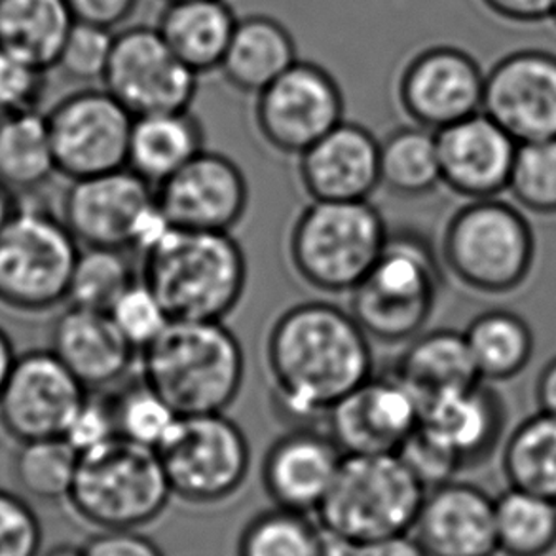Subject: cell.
<instances>
[{"instance_id":"1","label":"cell","mask_w":556,"mask_h":556,"mask_svg":"<svg viewBox=\"0 0 556 556\" xmlns=\"http://www.w3.org/2000/svg\"><path fill=\"white\" fill-rule=\"evenodd\" d=\"M271 401L294 426H316L339 401L375 375L372 340L350 309L329 301L296 302L264 339Z\"/></svg>"},{"instance_id":"2","label":"cell","mask_w":556,"mask_h":556,"mask_svg":"<svg viewBox=\"0 0 556 556\" xmlns=\"http://www.w3.org/2000/svg\"><path fill=\"white\" fill-rule=\"evenodd\" d=\"M139 278L172 319L225 321L248 289V256L232 232L174 226L141 255Z\"/></svg>"},{"instance_id":"3","label":"cell","mask_w":556,"mask_h":556,"mask_svg":"<svg viewBox=\"0 0 556 556\" xmlns=\"http://www.w3.org/2000/svg\"><path fill=\"white\" fill-rule=\"evenodd\" d=\"M141 378L179 416L226 413L240 397L248 362L225 321L172 319L139 354Z\"/></svg>"},{"instance_id":"4","label":"cell","mask_w":556,"mask_h":556,"mask_svg":"<svg viewBox=\"0 0 556 556\" xmlns=\"http://www.w3.org/2000/svg\"><path fill=\"white\" fill-rule=\"evenodd\" d=\"M390 238L382 211L365 202L309 200L287 233V258L304 286L350 294L369 276Z\"/></svg>"},{"instance_id":"5","label":"cell","mask_w":556,"mask_h":556,"mask_svg":"<svg viewBox=\"0 0 556 556\" xmlns=\"http://www.w3.org/2000/svg\"><path fill=\"white\" fill-rule=\"evenodd\" d=\"M443 270L441 256L421 233L390 232L369 276L350 293L348 309L370 340L406 344L433 316Z\"/></svg>"},{"instance_id":"6","label":"cell","mask_w":556,"mask_h":556,"mask_svg":"<svg viewBox=\"0 0 556 556\" xmlns=\"http://www.w3.org/2000/svg\"><path fill=\"white\" fill-rule=\"evenodd\" d=\"M439 256L458 283L481 294H507L534 270L535 238L519 205L469 200L444 226Z\"/></svg>"},{"instance_id":"7","label":"cell","mask_w":556,"mask_h":556,"mask_svg":"<svg viewBox=\"0 0 556 556\" xmlns=\"http://www.w3.org/2000/svg\"><path fill=\"white\" fill-rule=\"evenodd\" d=\"M426 492L399 454H350L317 520L352 545L410 534Z\"/></svg>"},{"instance_id":"8","label":"cell","mask_w":556,"mask_h":556,"mask_svg":"<svg viewBox=\"0 0 556 556\" xmlns=\"http://www.w3.org/2000/svg\"><path fill=\"white\" fill-rule=\"evenodd\" d=\"M172 497L159 452L116 437L80 456L67 502L98 530H139L160 519Z\"/></svg>"},{"instance_id":"9","label":"cell","mask_w":556,"mask_h":556,"mask_svg":"<svg viewBox=\"0 0 556 556\" xmlns=\"http://www.w3.org/2000/svg\"><path fill=\"white\" fill-rule=\"evenodd\" d=\"M83 245L63 218L20 205L0 232V302L25 314H42L67 302Z\"/></svg>"},{"instance_id":"10","label":"cell","mask_w":556,"mask_h":556,"mask_svg":"<svg viewBox=\"0 0 556 556\" xmlns=\"http://www.w3.org/2000/svg\"><path fill=\"white\" fill-rule=\"evenodd\" d=\"M174 497L217 505L236 496L251 471V444L226 413L179 416L159 448Z\"/></svg>"},{"instance_id":"11","label":"cell","mask_w":556,"mask_h":556,"mask_svg":"<svg viewBox=\"0 0 556 556\" xmlns=\"http://www.w3.org/2000/svg\"><path fill=\"white\" fill-rule=\"evenodd\" d=\"M61 218L83 248L139 251L159 233L164 213L156 188L122 167L71 181Z\"/></svg>"},{"instance_id":"12","label":"cell","mask_w":556,"mask_h":556,"mask_svg":"<svg viewBox=\"0 0 556 556\" xmlns=\"http://www.w3.org/2000/svg\"><path fill=\"white\" fill-rule=\"evenodd\" d=\"M346 113L339 80L312 61H296L253 98L256 134L271 151L296 159L337 128Z\"/></svg>"},{"instance_id":"13","label":"cell","mask_w":556,"mask_h":556,"mask_svg":"<svg viewBox=\"0 0 556 556\" xmlns=\"http://www.w3.org/2000/svg\"><path fill=\"white\" fill-rule=\"evenodd\" d=\"M58 174L68 181L128 167L134 116L101 88H83L46 114Z\"/></svg>"},{"instance_id":"14","label":"cell","mask_w":556,"mask_h":556,"mask_svg":"<svg viewBox=\"0 0 556 556\" xmlns=\"http://www.w3.org/2000/svg\"><path fill=\"white\" fill-rule=\"evenodd\" d=\"M198 80L200 76L169 50L156 25H134L114 35L101 86L136 118L188 111Z\"/></svg>"},{"instance_id":"15","label":"cell","mask_w":556,"mask_h":556,"mask_svg":"<svg viewBox=\"0 0 556 556\" xmlns=\"http://www.w3.org/2000/svg\"><path fill=\"white\" fill-rule=\"evenodd\" d=\"M484 75L481 63L464 48L428 46L399 73V109L410 124L441 131L481 113Z\"/></svg>"},{"instance_id":"16","label":"cell","mask_w":556,"mask_h":556,"mask_svg":"<svg viewBox=\"0 0 556 556\" xmlns=\"http://www.w3.org/2000/svg\"><path fill=\"white\" fill-rule=\"evenodd\" d=\"M88 393L50 348L17 355L0 393V428L17 444L63 437Z\"/></svg>"},{"instance_id":"17","label":"cell","mask_w":556,"mask_h":556,"mask_svg":"<svg viewBox=\"0 0 556 556\" xmlns=\"http://www.w3.org/2000/svg\"><path fill=\"white\" fill-rule=\"evenodd\" d=\"M482 113L517 143L556 139V53L522 48L484 75Z\"/></svg>"},{"instance_id":"18","label":"cell","mask_w":556,"mask_h":556,"mask_svg":"<svg viewBox=\"0 0 556 556\" xmlns=\"http://www.w3.org/2000/svg\"><path fill=\"white\" fill-rule=\"evenodd\" d=\"M248 177L236 160L203 149L156 187V202L175 228L233 232L249 210Z\"/></svg>"},{"instance_id":"19","label":"cell","mask_w":556,"mask_h":556,"mask_svg":"<svg viewBox=\"0 0 556 556\" xmlns=\"http://www.w3.org/2000/svg\"><path fill=\"white\" fill-rule=\"evenodd\" d=\"M424 405L413 390L391 375H372L325 416V429L350 454H397L420 428Z\"/></svg>"},{"instance_id":"20","label":"cell","mask_w":556,"mask_h":556,"mask_svg":"<svg viewBox=\"0 0 556 556\" xmlns=\"http://www.w3.org/2000/svg\"><path fill=\"white\" fill-rule=\"evenodd\" d=\"M344 452L317 426H294L274 441L261 467L271 504L289 511L317 513L337 479Z\"/></svg>"},{"instance_id":"21","label":"cell","mask_w":556,"mask_h":556,"mask_svg":"<svg viewBox=\"0 0 556 556\" xmlns=\"http://www.w3.org/2000/svg\"><path fill=\"white\" fill-rule=\"evenodd\" d=\"M296 179L314 202L370 200L380 188V139L357 122H340L296 156Z\"/></svg>"},{"instance_id":"22","label":"cell","mask_w":556,"mask_h":556,"mask_svg":"<svg viewBox=\"0 0 556 556\" xmlns=\"http://www.w3.org/2000/svg\"><path fill=\"white\" fill-rule=\"evenodd\" d=\"M413 535L428 556H497L496 497L456 479L429 489Z\"/></svg>"},{"instance_id":"23","label":"cell","mask_w":556,"mask_h":556,"mask_svg":"<svg viewBox=\"0 0 556 556\" xmlns=\"http://www.w3.org/2000/svg\"><path fill=\"white\" fill-rule=\"evenodd\" d=\"M437 147L441 182L454 194L469 202L507 190L519 143L482 111L437 131Z\"/></svg>"},{"instance_id":"24","label":"cell","mask_w":556,"mask_h":556,"mask_svg":"<svg viewBox=\"0 0 556 556\" xmlns=\"http://www.w3.org/2000/svg\"><path fill=\"white\" fill-rule=\"evenodd\" d=\"M420 431L464 471L482 464L502 441L504 406L494 391L475 383L429 401Z\"/></svg>"},{"instance_id":"25","label":"cell","mask_w":556,"mask_h":556,"mask_svg":"<svg viewBox=\"0 0 556 556\" xmlns=\"http://www.w3.org/2000/svg\"><path fill=\"white\" fill-rule=\"evenodd\" d=\"M50 350L88 391L121 382L137 355L109 312L71 304L53 321Z\"/></svg>"},{"instance_id":"26","label":"cell","mask_w":556,"mask_h":556,"mask_svg":"<svg viewBox=\"0 0 556 556\" xmlns=\"http://www.w3.org/2000/svg\"><path fill=\"white\" fill-rule=\"evenodd\" d=\"M413 390L421 405L482 382L467 348L466 334L454 329L424 331L406 342L390 369Z\"/></svg>"},{"instance_id":"27","label":"cell","mask_w":556,"mask_h":556,"mask_svg":"<svg viewBox=\"0 0 556 556\" xmlns=\"http://www.w3.org/2000/svg\"><path fill=\"white\" fill-rule=\"evenodd\" d=\"M299 61L294 38L270 15L240 17L220 73L230 88L255 98Z\"/></svg>"},{"instance_id":"28","label":"cell","mask_w":556,"mask_h":556,"mask_svg":"<svg viewBox=\"0 0 556 556\" xmlns=\"http://www.w3.org/2000/svg\"><path fill=\"white\" fill-rule=\"evenodd\" d=\"M238 20L226 0L167 2L156 29L169 50L202 76L220 68Z\"/></svg>"},{"instance_id":"29","label":"cell","mask_w":556,"mask_h":556,"mask_svg":"<svg viewBox=\"0 0 556 556\" xmlns=\"http://www.w3.org/2000/svg\"><path fill=\"white\" fill-rule=\"evenodd\" d=\"M205 149V131L190 109L136 116L129 136L128 167L159 187Z\"/></svg>"},{"instance_id":"30","label":"cell","mask_w":556,"mask_h":556,"mask_svg":"<svg viewBox=\"0 0 556 556\" xmlns=\"http://www.w3.org/2000/svg\"><path fill=\"white\" fill-rule=\"evenodd\" d=\"M73 25L65 0H0V46L48 73Z\"/></svg>"},{"instance_id":"31","label":"cell","mask_w":556,"mask_h":556,"mask_svg":"<svg viewBox=\"0 0 556 556\" xmlns=\"http://www.w3.org/2000/svg\"><path fill=\"white\" fill-rule=\"evenodd\" d=\"M467 348L482 382H504L527 369L534 354L530 325L509 309H489L466 331Z\"/></svg>"},{"instance_id":"32","label":"cell","mask_w":556,"mask_h":556,"mask_svg":"<svg viewBox=\"0 0 556 556\" xmlns=\"http://www.w3.org/2000/svg\"><path fill=\"white\" fill-rule=\"evenodd\" d=\"M437 131L405 124L380 139V188L401 198H420L441 187Z\"/></svg>"},{"instance_id":"33","label":"cell","mask_w":556,"mask_h":556,"mask_svg":"<svg viewBox=\"0 0 556 556\" xmlns=\"http://www.w3.org/2000/svg\"><path fill=\"white\" fill-rule=\"evenodd\" d=\"M58 174L46 114L0 118V182L14 194L40 188Z\"/></svg>"},{"instance_id":"34","label":"cell","mask_w":556,"mask_h":556,"mask_svg":"<svg viewBox=\"0 0 556 556\" xmlns=\"http://www.w3.org/2000/svg\"><path fill=\"white\" fill-rule=\"evenodd\" d=\"M502 469L511 489L556 502V418L538 413L505 441Z\"/></svg>"},{"instance_id":"35","label":"cell","mask_w":556,"mask_h":556,"mask_svg":"<svg viewBox=\"0 0 556 556\" xmlns=\"http://www.w3.org/2000/svg\"><path fill=\"white\" fill-rule=\"evenodd\" d=\"M497 549L504 556H549L556 549V502L525 490L496 497Z\"/></svg>"},{"instance_id":"36","label":"cell","mask_w":556,"mask_h":556,"mask_svg":"<svg viewBox=\"0 0 556 556\" xmlns=\"http://www.w3.org/2000/svg\"><path fill=\"white\" fill-rule=\"evenodd\" d=\"M80 456L63 437L20 443L14 479L27 496L40 502L67 500Z\"/></svg>"},{"instance_id":"37","label":"cell","mask_w":556,"mask_h":556,"mask_svg":"<svg viewBox=\"0 0 556 556\" xmlns=\"http://www.w3.org/2000/svg\"><path fill=\"white\" fill-rule=\"evenodd\" d=\"M139 279L128 251L83 248L68 287L67 302L78 308L109 312Z\"/></svg>"},{"instance_id":"38","label":"cell","mask_w":556,"mask_h":556,"mask_svg":"<svg viewBox=\"0 0 556 556\" xmlns=\"http://www.w3.org/2000/svg\"><path fill=\"white\" fill-rule=\"evenodd\" d=\"M238 556H321V527L306 513L274 505L241 530Z\"/></svg>"},{"instance_id":"39","label":"cell","mask_w":556,"mask_h":556,"mask_svg":"<svg viewBox=\"0 0 556 556\" xmlns=\"http://www.w3.org/2000/svg\"><path fill=\"white\" fill-rule=\"evenodd\" d=\"M118 437L159 452L172 433L179 414L174 406L139 376L111 393Z\"/></svg>"},{"instance_id":"40","label":"cell","mask_w":556,"mask_h":556,"mask_svg":"<svg viewBox=\"0 0 556 556\" xmlns=\"http://www.w3.org/2000/svg\"><path fill=\"white\" fill-rule=\"evenodd\" d=\"M507 192L520 210L556 215V139L517 147Z\"/></svg>"},{"instance_id":"41","label":"cell","mask_w":556,"mask_h":556,"mask_svg":"<svg viewBox=\"0 0 556 556\" xmlns=\"http://www.w3.org/2000/svg\"><path fill=\"white\" fill-rule=\"evenodd\" d=\"M109 316L137 354H141L172 324L164 304L141 278L114 302Z\"/></svg>"},{"instance_id":"42","label":"cell","mask_w":556,"mask_h":556,"mask_svg":"<svg viewBox=\"0 0 556 556\" xmlns=\"http://www.w3.org/2000/svg\"><path fill=\"white\" fill-rule=\"evenodd\" d=\"M113 45L114 30L75 22L61 48L55 68L73 83L101 84L111 60Z\"/></svg>"},{"instance_id":"43","label":"cell","mask_w":556,"mask_h":556,"mask_svg":"<svg viewBox=\"0 0 556 556\" xmlns=\"http://www.w3.org/2000/svg\"><path fill=\"white\" fill-rule=\"evenodd\" d=\"M48 86V71L0 46V118L38 111Z\"/></svg>"},{"instance_id":"44","label":"cell","mask_w":556,"mask_h":556,"mask_svg":"<svg viewBox=\"0 0 556 556\" xmlns=\"http://www.w3.org/2000/svg\"><path fill=\"white\" fill-rule=\"evenodd\" d=\"M42 525L22 496L0 490V556H40Z\"/></svg>"},{"instance_id":"45","label":"cell","mask_w":556,"mask_h":556,"mask_svg":"<svg viewBox=\"0 0 556 556\" xmlns=\"http://www.w3.org/2000/svg\"><path fill=\"white\" fill-rule=\"evenodd\" d=\"M116 437L118 429L111 393H88L80 408L76 410L75 418L68 424L67 431L63 433V439L78 452V456L111 443Z\"/></svg>"},{"instance_id":"46","label":"cell","mask_w":556,"mask_h":556,"mask_svg":"<svg viewBox=\"0 0 556 556\" xmlns=\"http://www.w3.org/2000/svg\"><path fill=\"white\" fill-rule=\"evenodd\" d=\"M397 454L426 490L454 481L459 473V467L439 446L431 443L420 428L406 439Z\"/></svg>"},{"instance_id":"47","label":"cell","mask_w":556,"mask_h":556,"mask_svg":"<svg viewBox=\"0 0 556 556\" xmlns=\"http://www.w3.org/2000/svg\"><path fill=\"white\" fill-rule=\"evenodd\" d=\"M84 549L88 556H164L159 543L139 530H99Z\"/></svg>"},{"instance_id":"48","label":"cell","mask_w":556,"mask_h":556,"mask_svg":"<svg viewBox=\"0 0 556 556\" xmlns=\"http://www.w3.org/2000/svg\"><path fill=\"white\" fill-rule=\"evenodd\" d=\"M75 22L118 29L136 14L139 0H65Z\"/></svg>"},{"instance_id":"49","label":"cell","mask_w":556,"mask_h":556,"mask_svg":"<svg viewBox=\"0 0 556 556\" xmlns=\"http://www.w3.org/2000/svg\"><path fill=\"white\" fill-rule=\"evenodd\" d=\"M490 15L513 25L549 22L555 0H477Z\"/></svg>"},{"instance_id":"50","label":"cell","mask_w":556,"mask_h":556,"mask_svg":"<svg viewBox=\"0 0 556 556\" xmlns=\"http://www.w3.org/2000/svg\"><path fill=\"white\" fill-rule=\"evenodd\" d=\"M352 556H428L410 534L391 535L376 542L355 545Z\"/></svg>"},{"instance_id":"51","label":"cell","mask_w":556,"mask_h":556,"mask_svg":"<svg viewBox=\"0 0 556 556\" xmlns=\"http://www.w3.org/2000/svg\"><path fill=\"white\" fill-rule=\"evenodd\" d=\"M535 401L538 410L556 418V357L543 365L535 382Z\"/></svg>"},{"instance_id":"52","label":"cell","mask_w":556,"mask_h":556,"mask_svg":"<svg viewBox=\"0 0 556 556\" xmlns=\"http://www.w3.org/2000/svg\"><path fill=\"white\" fill-rule=\"evenodd\" d=\"M15 359H17V354H15L14 344L4 329H0V393L4 390L8 376L14 369Z\"/></svg>"},{"instance_id":"53","label":"cell","mask_w":556,"mask_h":556,"mask_svg":"<svg viewBox=\"0 0 556 556\" xmlns=\"http://www.w3.org/2000/svg\"><path fill=\"white\" fill-rule=\"evenodd\" d=\"M20 205L22 203H17L14 192L0 182V232L7 228L15 211L20 210Z\"/></svg>"},{"instance_id":"54","label":"cell","mask_w":556,"mask_h":556,"mask_svg":"<svg viewBox=\"0 0 556 556\" xmlns=\"http://www.w3.org/2000/svg\"><path fill=\"white\" fill-rule=\"evenodd\" d=\"M40 556H88L86 555V549H84V545H73V543H61V545H55L52 549L45 553V555Z\"/></svg>"},{"instance_id":"55","label":"cell","mask_w":556,"mask_h":556,"mask_svg":"<svg viewBox=\"0 0 556 556\" xmlns=\"http://www.w3.org/2000/svg\"><path fill=\"white\" fill-rule=\"evenodd\" d=\"M549 22H553V25H555V27H556V0H555V4H553V12H551Z\"/></svg>"},{"instance_id":"56","label":"cell","mask_w":556,"mask_h":556,"mask_svg":"<svg viewBox=\"0 0 556 556\" xmlns=\"http://www.w3.org/2000/svg\"><path fill=\"white\" fill-rule=\"evenodd\" d=\"M164 2L167 4V2H179V0H164Z\"/></svg>"}]
</instances>
